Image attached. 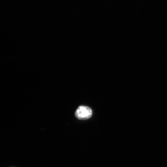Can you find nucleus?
Returning <instances> with one entry per match:
<instances>
[{
  "label": "nucleus",
  "instance_id": "nucleus-1",
  "mask_svg": "<svg viewBox=\"0 0 167 167\" xmlns=\"http://www.w3.org/2000/svg\"><path fill=\"white\" fill-rule=\"evenodd\" d=\"M92 115L91 109L88 107L80 106L77 108L75 113L76 117L79 119L85 120L90 119Z\"/></svg>",
  "mask_w": 167,
  "mask_h": 167
}]
</instances>
